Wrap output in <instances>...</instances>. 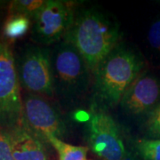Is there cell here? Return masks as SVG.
Instances as JSON below:
<instances>
[{
    "mask_svg": "<svg viewBox=\"0 0 160 160\" xmlns=\"http://www.w3.org/2000/svg\"><path fill=\"white\" fill-rule=\"evenodd\" d=\"M46 0H13L8 3L7 14H23L31 19L44 6Z\"/></svg>",
    "mask_w": 160,
    "mask_h": 160,
    "instance_id": "obj_13",
    "label": "cell"
},
{
    "mask_svg": "<svg viewBox=\"0 0 160 160\" xmlns=\"http://www.w3.org/2000/svg\"><path fill=\"white\" fill-rule=\"evenodd\" d=\"M11 46L0 40V130L22 126V94Z\"/></svg>",
    "mask_w": 160,
    "mask_h": 160,
    "instance_id": "obj_5",
    "label": "cell"
},
{
    "mask_svg": "<svg viewBox=\"0 0 160 160\" xmlns=\"http://www.w3.org/2000/svg\"><path fill=\"white\" fill-rule=\"evenodd\" d=\"M8 3L7 2H4V1H0V31L2 30V26H3V23H4L2 22L3 13H4V11H5L6 7L7 8V6H8Z\"/></svg>",
    "mask_w": 160,
    "mask_h": 160,
    "instance_id": "obj_19",
    "label": "cell"
},
{
    "mask_svg": "<svg viewBox=\"0 0 160 160\" xmlns=\"http://www.w3.org/2000/svg\"><path fill=\"white\" fill-rule=\"evenodd\" d=\"M89 160H91V159H89Z\"/></svg>",
    "mask_w": 160,
    "mask_h": 160,
    "instance_id": "obj_20",
    "label": "cell"
},
{
    "mask_svg": "<svg viewBox=\"0 0 160 160\" xmlns=\"http://www.w3.org/2000/svg\"><path fill=\"white\" fill-rule=\"evenodd\" d=\"M31 19L23 14H7L2 26V40L10 46L22 38L31 29Z\"/></svg>",
    "mask_w": 160,
    "mask_h": 160,
    "instance_id": "obj_11",
    "label": "cell"
},
{
    "mask_svg": "<svg viewBox=\"0 0 160 160\" xmlns=\"http://www.w3.org/2000/svg\"><path fill=\"white\" fill-rule=\"evenodd\" d=\"M18 78L23 92L54 101L51 49L39 45H26L15 61Z\"/></svg>",
    "mask_w": 160,
    "mask_h": 160,
    "instance_id": "obj_4",
    "label": "cell"
},
{
    "mask_svg": "<svg viewBox=\"0 0 160 160\" xmlns=\"http://www.w3.org/2000/svg\"><path fill=\"white\" fill-rule=\"evenodd\" d=\"M52 67L55 99L63 108H74L85 101L92 86V73L67 39L52 46Z\"/></svg>",
    "mask_w": 160,
    "mask_h": 160,
    "instance_id": "obj_3",
    "label": "cell"
},
{
    "mask_svg": "<svg viewBox=\"0 0 160 160\" xmlns=\"http://www.w3.org/2000/svg\"><path fill=\"white\" fill-rule=\"evenodd\" d=\"M47 142L57 153L58 160H86L89 151L87 146L72 145L52 135L47 138Z\"/></svg>",
    "mask_w": 160,
    "mask_h": 160,
    "instance_id": "obj_12",
    "label": "cell"
},
{
    "mask_svg": "<svg viewBox=\"0 0 160 160\" xmlns=\"http://www.w3.org/2000/svg\"><path fill=\"white\" fill-rule=\"evenodd\" d=\"M135 147L142 160H160V139H142Z\"/></svg>",
    "mask_w": 160,
    "mask_h": 160,
    "instance_id": "obj_14",
    "label": "cell"
},
{
    "mask_svg": "<svg viewBox=\"0 0 160 160\" xmlns=\"http://www.w3.org/2000/svg\"><path fill=\"white\" fill-rule=\"evenodd\" d=\"M121 38L120 25L114 16L96 7H87L77 10L65 39L79 52L92 73Z\"/></svg>",
    "mask_w": 160,
    "mask_h": 160,
    "instance_id": "obj_2",
    "label": "cell"
},
{
    "mask_svg": "<svg viewBox=\"0 0 160 160\" xmlns=\"http://www.w3.org/2000/svg\"><path fill=\"white\" fill-rule=\"evenodd\" d=\"M77 10L74 1L46 0L32 19V41L42 46L60 43L69 33Z\"/></svg>",
    "mask_w": 160,
    "mask_h": 160,
    "instance_id": "obj_7",
    "label": "cell"
},
{
    "mask_svg": "<svg viewBox=\"0 0 160 160\" xmlns=\"http://www.w3.org/2000/svg\"><path fill=\"white\" fill-rule=\"evenodd\" d=\"M144 65L141 53L121 41L92 72V104L104 109L118 106Z\"/></svg>",
    "mask_w": 160,
    "mask_h": 160,
    "instance_id": "obj_1",
    "label": "cell"
},
{
    "mask_svg": "<svg viewBox=\"0 0 160 160\" xmlns=\"http://www.w3.org/2000/svg\"><path fill=\"white\" fill-rule=\"evenodd\" d=\"M159 104L160 78L144 69L124 93L118 105L128 118L147 120Z\"/></svg>",
    "mask_w": 160,
    "mask_h": 160,
    "instance_id": "obj_9",
    "label": "cell"
},
{
    "mask_svg": "<svg viewBox=\"0 0 160 160\" xmlns=\"http://www.w3.org/2000/svg\"><path fill=\"white\" fill-rule=\"evenodd\" d=\"M22 126L46 142L49 136L62 139L66 132L65 122L56 104L27 92L22 93Z\"/></svg>",
    "mask_w": 160,
    "mask_h": 160,
    "instance_id": "obj_8",
    "label": "cell"
},
{
    "mask_svg": "<svg viewBox=\"0 0 160 160\" xmlns=\"http://www.w3.org/2000/svg\"><path fill=\"white\" fill-rule=\"evenodd\" d=\"M122 160H142L141 158V157L138 155V153L133 150H129L128 153L126 155V157L125 158H123Z\"/></svg>",
    "mask_w": 160,
    "mask_h": 160,
    "instance_id": "obj_18",
    "label": "cell"
},
{
    "mask_svg": "<svg viewBox=\"0 0 160 160\" xmlns=\"http://www.w3.org/2000/svg\"><path fill=\"white\" fill-rule=\"evenodd\" d=\"M86 123L87 147L100 160H122L129 149L118 124L107 110L92 105Z\"/></svg>",
    "mask_w": 160,
    "mask_h": 160,
    "instance_id": "obj_6",
    "label": "cell"
},
{
    "mask_svg": "<svg viewBox=\"0 0 160 160\" xmlns=\"http://www.w3.org/2000/svg\"><path fill=\"white\" fill-rule=\"evenodd\" d=\"M0 160H14L10 142L6 134L0 130Z\"/></svg>",
    "mask_w": 160,
    "mask_h": 160,
    "instance_id": "obj_17",
    "label": "cell"
},
{
    "mask_svg": "<svg viewBox=\"0 0 160 160\" xmlns=\"http://www.w3.org/2000/svg\"><path fill=\"white\" fill-rule=\"evenodd\" d=\"M147 40L150 49L160 56V16L151 23Z\"/></svg>",
    "mask_w": 160,
    "mask_h": 160,
    "instance_id": "obj_16",
    "label": "cell"
},
{
    "mask_svg": "<svg viewBox=\"0 0 160 160\" xmlns=\"http://www.w3.org/2000/svg\"><path fill=\"white\" fill-rule=\"evenodd\" d=\"M11 144L14 160H52L49 146L26 127L21 126L4 132Z\"/></svg>",
    "mask_w": 160,
    "mask_h": 160,
    "instance_id": "obj_10",
    "label": "cell"
},
{
    "mask_svg": "<svg viewBox=\"0 0 160 160\" xmlns=\"http://www.w3.org/2000/svg\"><path fill=\"white\" fill-rule=\"evenodd\" d=\"M145 131L150 139H160V104L145 121Z\"/></svg>",
    "mask_w": 160,
    "mask_h": 160,
    "instance_id": "obj_15",
    "label": "cell"
}]
</instances>
